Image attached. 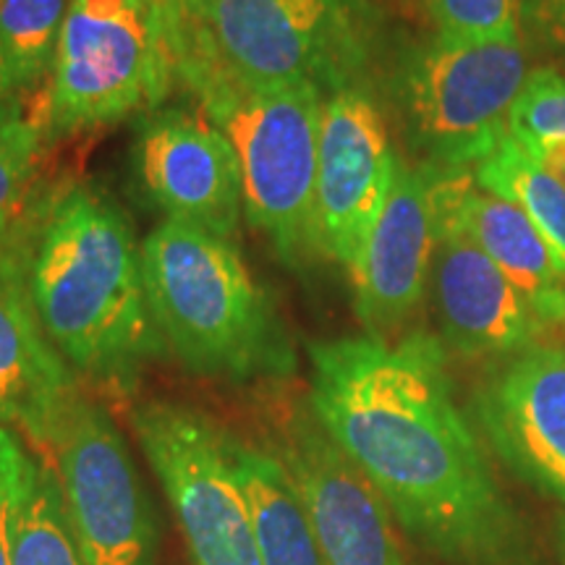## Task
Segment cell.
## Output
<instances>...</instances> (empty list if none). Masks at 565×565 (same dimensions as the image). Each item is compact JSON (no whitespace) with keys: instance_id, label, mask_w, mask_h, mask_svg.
Wrapping results in <instances>:
<instances>
[{"instance_id":"11","label":"cell","mask_w":565,"mask_h":565,"mask_svg":"<svg viewBox=\"0 0 565 565\" xmlns=\"http://www.w3.org/2000/svg\"><path fill=\"white\" fill-rule=\"evenodd\" d=\"M273 450L299 490L324 565H406L391 508L309 404L288 408Z\"/></svg>"},{"instance_id":"19","label":"cell","mask_w":565,"mask_h":565,"mask_svg":"<svg viewBox=\"0 0 565 565\" xmlns=\"http://www.w3.org/2000/svg\"><path fill=\"white\" fill-rule=\"evenodd\" d=\"M45 131L19 103L0 105V254L30 233L47 192L40 189Z\"/></svg>"},{"instance_id":"15","label":"cell","mask_w":565,"mask_h":565,"mask_svg":"<svg viewBox=\"0 0 565 565\" xmlns=\"http://www.w3.org/2000/svg\"><path fill=\"white\" fill-rule=\"evenodd\" d=\"M427 296L443 341L466 359H511L550 345L532 303L466 233H437Z\"/></svg>"},{"instance_id":"17","label":"cell","mask_w":565,"mask_h":565,"mask_svg":"<svg viewBox=\"0 0 565 565\" xmlns=\"http://www.w3.org/2000/svg\"><path fill=\"white\" fill-rule=\"evenodd\" d=\"M30 233L0 254V424L47 454L79 383L34 312L26 282Z\"/></svg>"},{"instance_id":"3","label":"cell","mask_w":565,"mask_h":565,"mask_svg":"<svg viewBox=\"0 0 565 565\" xmlns=\"http://www.w3.org/2000/svg\"><path fill=\"white\" fill-rule=\"evenodd\" d=\"M141 265L166 349L189 372L233 385L294 372L286 322L233 242L162 221L141 242Z\"/></svg>"},{"instance_id":"24","label":"cell","mask_w":565,"mask_h":565,"mask_svg":"<svg viewBox=\"0 0 565 565\" xmlns=\"http://www.w3.org/2000/svg\"><path fill=\"white\" fill-rule=\"evenodd\" d=\"M435 38L456 42L519 38L515 0H429Z\"/></svg>"},{"instance_id":"12","label":"cell","mask_w":565,"mask_h":565,"mask_svg":"<svg viewBox=\"0 0 565 565\" xmlns=\"http://www.w3.org/2000/svg\"><path fill=\"white\" fill-rule=\"evenodd\" d=\"M141 192L166 221L233 242L244 217L242 168L231 141L200 110L154 108L134 139Z\"/></svg>"},{"instance_id":"21","label":"cell","mask_w":565,"mask_h":565,"mask_svg":"<svg viewBox=\"0 0 565 565\" xmlns=\"http://www.w3.org/2000/svg\"><path fill=\"white\" fill-rule=\"evenodd\" d=\"M71 0H0V45L24 95L51 76Z\"/></svg>"},{"instance_id":"5","label":"cell","mask_w":565,"mask_h":565,"mask_svg":"<svg viewBox=\"0 0 565 565\" xmlns=\"http://www.w3.org/2000/svg\"><path fill=\"white\" fill-rule=\"evenodd\" d=\"M212 55L254 87L362 84L374 47L370 0H186Z\"/></svg>"},{"instance_id":"2","label":"cell","mask_w":565,"mask_h":565,"mask_svg":"<svg viewBox=\"0 0 565 565\" xmlns=\"http://www.w3.org/2000/svg\"><path fill=\"white\" fill-rule=\"evenodd\" d=\"M26 282L42 330L76 380L129 393L166 353L131 217L103 186L51 189L26 246Z\"/></svg>"},{"instance_id":"20","label":"cell","mask_w":565,"mask_h":565,"mask_svg":"<svg viewBox=\"0 0 565 565\" xmlns=\"http://www.w3.org/2000/svg\"><path fill=\"white\" fill-rule=\"evenodd\" d=\"M475 179L487 192L503 196L524 212L565 265V186L561 181L542 171L511 137L479 162Z\"/></svg>"},{"instance_id":"14","label":"cell","mask_w":565,"mask_h":565,"mask_svg":"<svg viewBox=\"0 0 565 565\" xmlns=\"http://www.w3.org/2000/svg\"><path fill=\"white\" fill-rule=\"evenodd\" d=\"M479 424L515 477L565 505V349L511 356L479 391Z\"/></svg>"},{"instance_id":"9","label":"cell","mask_w":565,"mask_h":565,"mask_svg":"<svg viewBox=\"0 0 565 565\" xmlns=\"http://www.w3.org/2000/svg\"><path fill=\"white\" fill-rule=\"evenodd\" d=\"M47 456L87 565H158V524L124 435L82 391L63 412Z\"/></svg>"},{"instance_id":"26","label":"cell","mask_w":565,"mask_h":565,"mask_svg":"<svg viewBox=\"0 0 565 565\" xmlns=\"http://www.w3.org/2000/svg\"><path fill=\"white\" fill-rule=\"evenodd\" d=\"M519 30L536 51L565 58V0H515Z\"/></svg>"},{"instance_id":"4","label":"cell","mask_w":565,"mask_h":565,"mask_svg":"<svg viewBox=\"0 0 565 565\" xmlns=\"http://www.w3.org/2000/svg\"><path fill=\"white\" fill-rule=\"evenodd\" d=\"M175 87L228 137L242 168L244 215L282 265L303 267L317 252L315 192L324 95L312 84L254 87L212 55L183 17Z\"/></svg>"},{"instance_id":"1","label":"cell","mask_w":565,"mask_h":565,"mask_svg":"<svg viewBox=\"0 0 565 565\" xmlns=\"http://www.w3.org/2000/svg\"><path fill=\"white\" fill-rule=\"evenodd\" d=\"M307 404L393 519L456 565H503L513 515L456 404L440 343L359 335L309 343Z\"/></svg>"},{"instance_id":"28","label":"cell","mask_w":565,"mask_h":565,"mask_svg":"<svg viewBox=\"0 0 565 565\" xmlns=\"http://www.w3.org/2000/svg\"><path fill=\"white\" fill-rule=\"evenodd\" d=\"M19 97H21V92L17 89V84H13L9 61H6L3 45H0V105H3V103H19Z\"/></svg>"},{"instance_id":"22","label":"cell","mask_w":565,"mask_h":565,"mask_svg":"<svg viewBox=\"0 0 565 565\" xmlns=\"http://www.w3.org/2000/svg\"><path fill=\"white\" fill-rule=\"evenodd\" d=\"M11 565H87L68 526L58 477L45 458L26 487Z\"/></svg>"},{"instance_id":"27","label":"cell","mask_w":565,"mask_h":565,"mask_svg":"<svg viewBox=\"0 0 565 565\" xmlns=\"http://www.w3.org/2000/svg\"><path fill=\"white\" fill-rule=\"evenodd\" d=\"M139 3L150 21L162 76L171 84V89H175V51H179L186 0H139Z\"/></svg>"},{"instance_id":"23","label":"cell","mask_w":565,"mask_h":565,"mask_svg":"<svg viewBox=\"0 0 565 565\" xmlns=\"http://www.w3.org/2000/svg\"><path fill=\"white\" fill-rule=\"evenodd\" d=\"M508 137L524 152L565 141V71L542 66L529 71L513 108L508 113Z\"/></svg>"},{"instance_id":"7","label":"cell","mask_w":565,"mask_h":565,"mask_svg":"<svg viewBox=\"0 0 565 565\" xmlns=\"http://www.w3.org/2000/svg\"><path fill=\"white\" fill-rule=\"evenodd\" d=\"M529 74L521 38H433L401 68V105L422 162L475 168L508 137V113Z\"/></svg>"},{"instance_id":"6","label":"cell","mask_w":565,"mask_h":565,"mask_svg":"<svg viewBox=\"0 0 565 565\" xmlns=\"http://www.w3.org/2000/svg\"><path fill=\"white\" fill-rule=\"evenodd\" d=\"M171 92L139 0H71L34 116L47 139L74 137L162 108Z\"/></svg>"},{"instance_id":"13","label":"cell","mask_w":565,"mask_h":565,"mask_svg":"<svg viewBox=\"0 0 565 565\" xmlns=\"http://www.w3.org/2000/svg\"><path fill=\"white\" fill-rule=\"evenodd\" d=\"M437 244L429 166L398 158L385 207L351 265L353 309L366 335L393 341L427 296Z\"/></svg>"},{"instance_id":"10","label":"cell","mask_w":565,"mask_h":565,"mask_svg":"<svg viewBox=\"0 0 565 565\" xmlns=\"http://www.w3.org/2000/svg\"><path fill=\"white\" fill-rule=\"evenodd\" d=\"M398 154L364 84L324 97L317 154V252L351 270L391 194Z\"/></svg>"},{"instance_id":"8","label":"cell","mask_w":565,"mask_h":565,"mask_svg":"<svg viewBox=\"0 0 565 565\" xmlns=\"http://www.w3.org/2000/svg\"><path fill=\"white\" fill-rule=\"evenodd\" d=\"M134 433L166 490L194 565H263L231 435L173 401L134 408Z\"/></svg>"},{"instance_id":"29","label":"cell","mask_w":565,"mask_h":565,"mask_svg":"<svg viewBox=\"0 0 565 565\" xmlns=\"http://www.w3.org/2000/svg\"><path fill=\"white\" fill-rule=\"evenodd\" d=\"M563 547H565V526H563Z\"/></svg>"},{"instance_id":"25","label":"cell","mask_w":565,"mask_h":565,"mask_svg":"<svg viewBox=\"0 0 565 565\" xmlns=\"http://www.w3.org/2000/svg\"><path fill=\"white\" fill-rule=\"evenodd\" d=\"M38 461L40 456L26 450L19 433L0 424V565L13 563L21 508Z\"/></svg>"},{"instance_id":"18","label":"cell","mask_w":565,"mask_h":565,"mask_svg":"<svg viewBox=\"0 0 565 565\" xmlns=\"http://www.w3.org/2000/svg\"><path fill=\"white\" fill-rule=\"evenodd\" d=\"M231 448L252 505L263 565H324L299 490L275 450L233 437Z\"/></svg>"},{"instance_id":"16","label":"cell","mask_w":565,"mask_h":565,"mask_svg":"<svg viewBox=\"0 0 565 565\" xmlns=\"http://www.w3.org/2000/svg\"><path fill=\"white\" fill-rule=\"evenodd\" d=\"M427 166L437 233H466L524 294L547 333L565 330V265L532 221L515 204L479 186L471 168Z\"/></svg>"}]
</instances>
